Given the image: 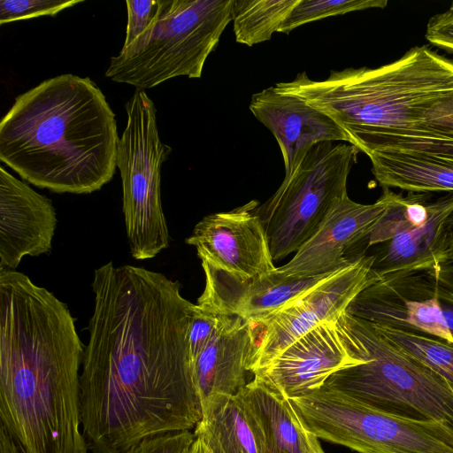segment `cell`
<instances>
[{
    "label": "cell",
    "mask_w": 453,
    "mask_h": 453,
    "mask_svg": "<svg viewBox=\"0 0 453 453\" xmlns=\"http://www.w3.org/2000/svg\"><path fill=\"white\" fill-rule=\"evenodd\" d=\"M372 173L382 188L408 192H453V157L430 154L374 153Z\"/></svg>",
    "instance_id": "7402d4cb"
},
{
    "label": "cell",
    "mask_w": 453,
    "mask_h": 453,
    "mask_svg": "<svg viewBox=\"0 0 453 453\" xmlns=\"http://www.w3.org/2000/svg\"><path fill=\"white\" fill-rule=\"evenodd\" d=\"M84 349L65 303L26 274L0 270V424L20 453H88Z\"/></svg>",
    "instance_id": "7a4b0ae2"
},
{
    "label": "cell",
    "mask_w": 453,
    "mask_h": 453,
    "mask_svg": "<svg viewBox=\"0 0 453 453\" xmlns=\"http://www.w3.org/2000/svg\"><path fill=\"white\" fill-rule=\"evenodd\" d=\"M57 222L50 199L0 167V270L49 254Z\"/></svg>",
    "instance_id": "2e32d148"
},
{
    "label": "cell",
    "mask_w": 453,
    "mask_h": 453,
    "mask_svg": "<svg viewBox=\"0 0 453 453\" xmlns=\"http://www.w3.org/2000/svg\"><path fill=\"white\" fill-rule=\"evenodd\" d=\"M127 25L122 48L128 47L152 24L160 7V0H127Z\"/></svg>",
    "instance_id": "f546056e"
},
{
    "label": "cell",
    "mask_w": 453,
    "mask_h": 453,
    "mask_svg": "<svg viewBox=\"0 0 453 453\" xmlns=\"http://www.w3.org/2000/svg\"><path fill=\"white\" fill-rule=\"evenodd\" d=\"M426 39L434 46L453 52V3L445 12L430 18Z\"/></svg>",
    "instance_id": "4dcf8cb0"
},
{
    "label": "cell",
    "mask_w": 453,
    "mask_h": 453,
    "mask_svg": "<svg viewBox=\"0 0 453 453\" xmlns=\"http://www.w3.org/2000/svg\"><path fill=\"white\" fill-rule=\"evenodd\" d=\"M387 4L386 0H299L278 32L288 34L312 21L371 8L383 9Z\"/></svg>",
    "instance_id": "484cf974"
},
{
    "label": "cell",
    "mask_w": 453,
    "mask_h": 453,
    "mask_svg": "<svg viewBox=\"0 0 453 453\" xmlns=\"http://www.w3.org/2000/svg\"><path fill=\"white\" fill-rule=\"evenodd\" d=\"M329 116L348 142L374 153L453 157V60L426 45L377 68L305 72L275 84Z\"/></svg>",
    "instance_id": "3957f363"
},
{
    "label": "cell",
    "mask_w": 453,
    "mask_h": 453,
    "mask_svg": "<svg viewBox=\"0 0 453 453\" xmlns=\"http://www.w3.org/2000/svg\"><path fill=\"white\" fill-rule=\"evenodd\" d=\"M432 193L392 191L389 207L367 239V247L386 242L395 235L426 222L430 215Z\"/></svg>",
    "instance_id": "cb8c5ba5"
},
{
    "label": "cell",
    "mask_w": 453,
    "mask_h": 453,
    "mask_svg": "<svg viewBox=\"0 0 453 453\" xmlns=\"http://www.w3.org/2000/svg\"><path fill=\"white\" fill-rule=\"evenodd\" d=\"M256 348L254 326L239 317L223 315L193 365L201 404L214 395H235L250 381L248 374L251 373Z\"/></svg>",
    "instance_id": "ac0fdd59"
},
{
    "label": "cell",
    "mask_w": 453,
    "mask_h": 453,
    "mask_svg": "<svg viewBox=\"0 0 453 453\" xmlns=\"http://www.w3.org/2000/svg\"><path fill=\"white\" fill-rule=\"evenodd\" d=\"M232 4L233 0H160L152 24L111 58L105 76L142 90L179 76L200 78L232 21Z\"/></svg>",
    "instance_id": "8992f818"
},
{
    "label": "cell",
    "mask_w": 453,
    "mask_h": 453,
    "mask_svg": "<svg viewBox=\"0 0 453 453\" xmlns=\"http://www.w3.org/2000/svg\"><path fill=\"white\" fill-rule=\"evenodd\" d=\"M249 108L274 135L284 161V178L296 172L314 145L348 142L343 131L329 116L297 96L280 92L275 86L253 94Z\"/></svg>",
    "instance_id": "e0dca14e"
},
{
    "label": "cell",
    "mask_w": 453,
    "mask_h": 453,
    "mask_svg": "<svg viewBox=\"0 0 453 453\" xmlns=\"http://www.w3.org/2000/svg\"><path fill=\"white\" fill-rule=\"evenodd\" d=\"M190 453H211V451L201 440L196 439Z\"/></svg>",
    "instance_id": "d590c367"
},
{
    "label": "cell",
    "mask_w": 453,
    "mask_h": 453,
    "mask_svg": "<svg viewBox=\"0 0 453 453\" xmlns=\"http://www.w3.org/2000/svg\"><path fill=\"white\" fill-rule=\"evenodd\" d=\"M223 319L198 304H195L188 330L189 352L192 365L213 337Z\"/></svg>",
    "instance_id": "83f0119b"
},
{
    "label": "cell",
    "mask_w": 453,
    "mask_h": 453,
    "mask_svg": "<svg viewBox=\"0 0 453 453\" xmlns=\"http://www.w3.org/2000/svg\"><path fill=\"white\" fill-rule=\"evenodd\" d=\"M127 125L118 143L117 167L123 189V213L132 257H155L169 246L163 211L161 166L172 149L158 134L157 110L142 89L126 104Z\"/></svg>",
    "instance_id": "52a82bcc"
},
{
    "label": "cell",
    "mask_w": 453,
    "mask_h": 453,
    "mask_svg": "<svg viewBox=\"0 0 453 453\" xmlns=\"http://www.w3.org/2000/svg\"><path fill=\"white\" fill-rule=\"evenodd\" d=\"M392 190L383 188L379 199L370 204L358 203L349 196L333 206L315 233L278 270L293 277H313L333 273L353 261L346 257L354 245L367 240L386 214Z\"/></svg>",
    "instance_id": "4fadbf2b"
},
{
    "label": "cell",
    "mask_w": 453,
    "mask_h": 453,
    "mask_svg": "<svg viewBox=\"0 0 453 453\" xmlns=\"http://www.w3.org/2000/svg\"><path fill=\"white\" fill-rule=\"evenodd\" d=\"M358 152L343 142L314 145L296 172L259 205L273 261L296 251L348 195V176Z\"/></svg>",
    "instance_id": "9c48e42d"
},
{
    "label": "cell",
    "mask_w": 453,
    "mask_h": 453,
    "mask_svg": "<svg viewBox=\"0 0 453 453\" xmlns=\"http://www.w3.org/2000/svg\"><path fill=\"white\" fill-rule=\"evenodd\" d=\"M453 212V192L434 198L428 219L379 244L372 273L380 277L403 271L436 270L442 263L445 223Z\"/></svg>",
    "instance_id": "d6986e66"
},
{
    "label": "cell",
    "mask_w": 453,
    "mask_h": 453,
    "mask_svg": "<svg viewBox=\"0 0 453 453\" xmlns=\"http://www.w3.org/2000/svg\"><path fill=\"white\" fill-rule=\"evenodd\" d=\"M0 453H20L5 427L0 424Z\"/></svg>",
    "instance_id": "e575fe53"
},
{
    "label": "cell",
    "mask_w": 453,
    "mask_h": 453,
    "mask_svg": "<svg viewBox=\"0 0 453 453\" xmlns=\"http://www.w3.org/2000/svg\"><path fill=\"white\" fill-rule=\"evenodd\" d=\"M435 275L441 285L453 291V263L439 265Z\"/></svg>",
    "instance_id": "836d02e7"
},
{
    "label": "cell",
    "mask_w": 453,
    "mask_h": 453,
    "mask_svg": "<svg viewBox=\"0 0 453 453\" xmlns=\"http://www.w3.org/2000/svg\"><path fill=\"white\" fill-rule=\"evenodd\" d=\"M373 326L392 343L419 360L453 386V345L430 336Z\"/></svg>",
    "instance_id": "d4e9b609"
},
{
    "label": "cell",
    "mask_w": 453,
    "mask_h": 453,
    "mask_svg": "<svg viewBox=\"0 0 453 453\" xmlns=\"http://www.w3.org/2000/svg\"><path fill=\"white\" fill-rule=\"evenodd\" d=\"M361 362L332 374L323 387L392 415L434 421L453 432V386L346 311L338 319Z\"/></svg>",
    "instance_id": "5b68a950"
},
{
    "label": "cell",
    "mask_w": 453,
    "mask_h": 453,
    "mask_svg": "<svg viewBox=\"0 0 453 453\" xmlns=\"http://www.w3.org/2000/svg\"><path fill=\"white\" fill-rule=\"evenodd\" d=\"M82 0H1L0 24L39 16H55Z\"/></svg>",
    "instance_id": "4316f807"
},
{
    "label": "cell",
    "mask_w": 453,
    "mask_h": 453,
    "mask_svg": "<svg viewBox=\"0 0 453 453\" xmlns=\"http://www.w3.org/2000/svg\"><path fill=\"white\" fill-rule=\"evenodd\" d=\"M256 200L203 218L186 243L196 249L202 263L242 279L275 270L268 237Z\"/></svg>",
    "instance_id": "7c38bea8"
},
{
    "label": "cell",
    "mask_w": 453,
    "mask_h": 453,
    "mask_svg": "<svg viewBox=\"0 0 453 453\" xmlns=\"http://www.w3.org/2000/svg\"><path fill=\"white\" fill-rule=\"evenodd\" d=\"M291 401L318 439L359 453H453V432L434 421L386 413L325 387Z\"/></svg>",
    "instance_id": "ba28073f"
},
{
    "label": "cell",
    "mask_w": 453,
    "mask_h": 453,
    "mask_svg": "<svg viewBox=\"0 0 453 453\" xmlns=\"http://www.w3.org/2000/svg\"><path fill=\"white\" fill-rule=\"evenodd\" d=\"M373 256L360 253L351 263L293 299L259 326L251 373L265 366L296 340L326 323H334L352 300L379 278Z\"/></svg>",
    "instance_id": "30bf717a"
},
{
    "label": "cell",
    "mask_w": 453,
    "mask_h": 453,
    "mask_svg": "<svg viewBox=\"0 0 453 453\" xmlns=\"http://www.w3.org/2000/svg\"><path fill=\"white\" fill-rule=\"evenodd\" d=\"M202 267L205 287L196 304L220 315L239 317L254 326L334 273L293 277L277 267L261 276L242 279L205 263Z\"/></svg>",
    "instance_id": "9a60e30c"
},
{
    "label": "cell",
    "mask_w": 453,
    "mask_h": 453,
    "mask_svg": "<svg viewBox=\"0 0 453 453\" xmlns=\"http://www.w3.org/2000/svg\"><path fill=\"white\" fill-rule=\"evenodd\" d=\"M240 391L260 423L266 453H325L291 399L273 383L254 375Z\"/></svg>",
    "instance_id": "ffe728a7"
},
{
    "label": "cell",
    "mask_w": 453,
    "mask_h": 453,
    "mask_svg": "<svg viewBox=\"0 0 453 453\" xmlns=\"http://www.w3.org/2000/svg\"><path fill=\"white\" fill-rule=\"evenodd\" d=\"M194 434L211 453H266L260 423L241 391L206 399Z\"/></svg>",
    "instance_id": "44dd1931"
},
{
    "label": "cell",
    "mask_w": 453,
    "mask_h": 453,
    "mask_svg": "<svg viewBox=\"0 0 453 453\" xmlns=\"http://www.w3.org/2000/svg\"><path fill=\"white\" fill-rule=\"evenodd\" d=\"M299 0H233L235 41L247 46L266 42L278 32Z\"/></svg>",
    "instance_id": "603a6c76"
},
{
    "label": "cell",
    "mask_w": 453,
    "mask_h": 453,
    "mask_svg": "<svg viewBox=\"0 0 453 453\" xmlns=\"http://www.w3.org/2000/svg\"><path fill=\"white\" fill-rule=\"evenodd\" d=\"M195 441L191 431L171 432L147 438L125 453H190Z\"/></svg>",
    "instance_id": "f1b7e54d"
},
{
    "label": "cell",
    "mask_w": 453,
    "mask_h": 453,
    "mask_svg": "<svg viewBox=\"0 0 453 453\" xmlns=\"http://www.w3.org/2000/svg\"><path fill=\"white\" fill-rule=\"evenodd\" d=\"M438 298L445 324L453 339V291L439 282Z\"/></svg>",
    "instance_id": "1f68e13d"
},
{
    "label": "cell",
    "mask_w": 453,
    "mask_h": 453,
    "mask_svg": "<svg viewBox=\"0 0 453 453\" xmlns=\"http://www.w3.org/2000/svg\"><path fill=\"white\" fill-rule=\"evenodd\" d=\"M119 141L102 90L66 73L15 98L0 123V160L37 188L90 194L112 179Z\"/></svg>",
    "instance_id": "277c9868"
},
{
    "label": "cell",
    "mask_w": 453,
    "mask_h": 453,
    "mask_svg": "<svg viewBox=\"0 0 453 453\" xmlns=\"http://www.w3.org/2000/svg\"><path fill=\"white\" fill-rule=\"evenodd\" d=\"M180 288L142 267L95 270L81 372V426L93 453H125L201 420L188 343L195 304Z\"/></svg>",
    "instance_id": "6da1fadb"
},
{
    "label": "cell",
    "mask_w": 453,
    "mask_h": 453,
    "mask_svg": "<svg viewBox=\"0 0 453 453\" xmlns=\"http://www.w3.org/2000/svg\"><path fill=\"white\" fill-rule=\"evenodd\" d=\"M435 270L403 271L364 288L346 312L373 326L430 336L453 345L438 298Z\"/></svg>",
    "instance_id": "8fae6325"
},
{
    "label": "cell",
    "mask_w": 453,
    "mask_h": 453,
    "mask_svg": "<svg viewBox=\"0 0 453 453\" xmlns=\"http://www.w3.org/2000/svg\"><path fill=\"white\" fill-rule=\"evenodd\" d=\"M360 362L338 322L326 323L296 340L253 376L294 399L319 390L332 374Z\"/></svg>",
    "instance_id": "5bb4252c"
},
{
    "label": "cell",
    "mask_w": 453,
    "mask_h": 453,
    "mask_svg": "<svg viewBox=\"0 0 453 453\" xmlns=\"http://www.w3.org/2000/svg\"><path fill=\"white\" fill-rule=\"evenodd\" d=\"M453 263V212L445 223L442 246V263Z\"/></svg>",
    "instance_id": "d6a6232c"
}]
</instances>
